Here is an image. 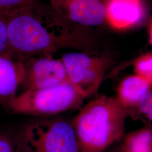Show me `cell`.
I'll use <instances>...</instances> for the list:
<instances>
[{
	"label": "cell",
	"instance_id": "7",
	"mask_svg": "<svg viewBox=\"0 0 152 152\" xmlns=\"http://www.w3.org/2000/svg\"><path fill=\"white\" fill-rule=\"evenodd\" d=\"M55 10L77 23L96 26L106 20V6L100 0H50Z\"/></svg>",
	"mask_w": 152,
	"mask_h": 152
},
{
	"label": "cell",
	"instance_id": "8",
	"mask_svg": "<svg viewBox=\"0 0 152 152\" xmlns=\"http://www.w3.org/2000/svg\"><path fill=\"white\" fill-rule=\"evenodd\" d=\"M24 77L23 61L7 53L0 54V105L7 108L16 97Z\"/></svg>",
	"mask_w": 152,
	"mask_h": 152
},
{
	"label": "cell",
	"instance_id": "4",
	"mask_svg": "<svg viewBox=\"0 0 152 152\" xmlns=\"http://www.w3.org/2000/svg\"><path fill=\"white\" fill-rule=\"evenodd\" d=\"M23 142L34 152H80L72 122L63 119L37 121L28 126Z\"/></svg>",
	"mask_w": 152,
	"mask_h": 152
},
{
	"label": "cell",
	"instance_id": "13",
	"mask_svg": "<svg viewBox=\"0 0 152 152\" xmlns=\"http://www.w3.org/2000/svg\"><path fill=\"white\" fill-rule=\"evenodd\" d=\"M135 75L152 83V54L148 53L137 58L134 62Z\"/></svg>",
	"mask_w": 152,
	"mask_h": 152
},
{
	"label": "cell",
	"instance_id": "10",
	"mask_svg": "<svg viewBox=\"0 0 152 152\" xmlns=\"http://www.w3.org/2000/svg\"><path fill=\"white\" fill-rule=\"evenodd\" d=\"M152 83L135 75L127 76L120 82L115 98L127 113L152 90Z\"/></svg>",
	"mask_w": 152,
	"mask_h": 152
},
{
	"label": "cell",
	"instance_id": "9",
	"mask_svg": "<svg viewBox=\"0 0 152 152\" xmlns=\"http://www.w3.org/2000/svg\"><path fill=\"white\" fill-rule=\"evenodd\" d=\"M145 14L142 0H110L106 6V20L117 29L136 26Z\"/></svg>",
	"mask_w": 152,
	"mask_h": 152
},
{
	"label": "cell",
	"instance_id": "5",
	"mask_svg": "<svg viewBox=\"0 0 152 152\" xmlns=\"http://www.w3.org/2000/svg\"><path fill=\"white\" fill-rule=\"evenodd\" d=\"M61 60L70 83L85 98L97 92L110 65L109 60L105 57L81 52L64 54Z\"/></svg>",
	"mask_w": 152,
	"mask_h": 152
},
{
	"label": "cell",
	"instance_id": "16",
	"mask_svg": "<svg viewBox=\"0 0 152 152\" xmlns=\"http://www.w3.org/2000/svg\"><path fill=\"white\" fill-rule=\"evenodd\" d=\"M7 53L6 17L0 15V54Z\"/></svg>",
	"mask_w": 152,
	"mask_h": 152
},
{
	"label": "cell",
	"instance_id": "2",
	"mask_svg": "<svg viewBox=\"0 0 152 152\" xmlns=\"http://www.w3.org/2000/svg\"><path fill=\"white\" fill-rule=\"evenodd\" d=\"M127 118L115 97L105 95L83 106L72 124L80 152H104L122 139Z\"/></svg>",
	"mask_w": 152,
	"mask_h": 152
},
{
	"label": "cell",
	"instance_id": "12",
	"mask_svg": "<svg viewBox=\"0 0 152 152\" xmlns=\"http://www.w3.org/2000/svg\"><path fill=\"white\" fill-rule=\"evenodd\" d=\"M127 117L131 118L144 119L145 122L151 124L152 120V91L142 98L136 107L127 112Z\"/></svg>",
	"mask_w": 152,
	"mask_h": 152
},
{
	"label": "cell",
	"instance_id": "18",
	"mask_svg": "<svg viewBox=\"0 0 152 152\" xmlns=\"http://www.w3.org/2000/svg\"><path fill=\"white\" fill-rule=\"evenodd\" d=\"M121 152V151H120V148L118 147L117 149H115L113 150V151H112L111 152Z\"/></svg>",
	"mask_w": 152,
	"mask_h": 152
},
{
	"label": "cell",
	"instance_id": "1",
	"mask_svg": "<svg viewBox=\"0 0 152 152\" xmlns=\"http://www.w3.org/2000/svg\"><path fill=\"white\" fill-rule=\"evenodd\" d=\"M36 0L6 15L7 53L16 60L48 56L58 50L78 45L69 34H56L53 21Z\"/></svg>",
	"mask_w": 152,
	"mask_h": 152
},
{
	"label": "cell",
	"instance_id": "3",
	"mask_svg": "<svg viewBox=\"0 0 152 152\" xmlns=\"http://www.w3.org/2000/svg\"><path fill=\"white\" fill-rule=\"evenodd\" d=\"M84 98L71 83L23 92L6 108L13 113L49 116L81 107Z\"/></svg>",
	"mask_w": 152,
	"mask_h": 152
},
{
	"label": "cell",
	"instance_id": "11",
	"mask_svg": "<svg viewBox=\"0 0 152 152\" xmlns=\"http://www.w3.org/2000/svg\"><path fill=\"white\" fill-rule=\"evenodd\" d=\"M121 152H152V130L150 124L122 138Z\"/></svg>",
	"mask_w": 152,
	"mask_h": 152
},
{
	"label": "cell",
	"instance_id": "15",
	"mask_svg": "<svg viewBox=\"0 0 152 152\" xmlns=\"http://www.w3.org/2000/svg\"><path fill=\"white\" fill-rule=\"evenodd\" d=\"M36 0H0V15H7L12 11L27 5Z\"/></svg>",
	"mask_w": 152,
	"mask_h": 152
},
{
	"label": "cell",
	"instance_id": "17",
	"mask_svg": "<svg viewBox=\"0 0 152 152\" xmlns=\"http://www.w3.org/2000/svg\"><path fill=\"white\" fill-rule=\"evenodd\" d=\"M23 141V140H22ZM22 152H34L32 151L31 149H30L29 148H28V147L25 146L23 142V148H22Z\"/></svg>",
	"mask_w": 152,
	"mask_h": 152
},
{
	"label": "cell",
	"instance_id": "14",
	"mask_svg": "<svg viewBox=\"0 0 152 152\" xmlns=\"http://www.w3.org/2000/svg\"><path fill=\"white\" fill-rule=\"evenodd\" d=\"M22 136H15L7 131H0V152H22Z\"/></svg>",
	"mask_w": 152,
	"mask_h": 152
},
{
	"label": "cell",
	"instance_id": "6",
	"mask_svg": "<svg viewBox=\"0 0 152 152\" xmlns=\"http://www.w3.org/2000/svg\"><path fill=\"white\" fill-rule=\"evenodd\" d=\"M22 61L24 67V77L20 86L24 90L23 92L70 83L65 66L61 59L40 56Z\"/></svg>",
	"mask_w": 152,
	"mask_h": 152
}]
</instances>
